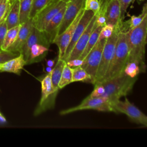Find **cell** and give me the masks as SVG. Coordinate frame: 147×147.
Segmentation results:
<instances>
[{
  "label": "cell",
  "instance_id": "cell-1",
  "mask_svg": "<svg viewBox=\"0 0 147 147\" xmlns=\"http://www.w3.org/2000/svg\"><path fill=\"white\" fill-rule=\"evenodd\" d=\"M128 29L129 21H122L121 29L118 33L115 52L108 71L102 82L123 74V70L128 61L129 55L126 33Z\"/></svg>",
  "mask_w": 147,
  "mask_h": 147
},
{
  "label": "cell",
  "instance_id": "cell-2",
  "mask_svg": "<svg viewBox=\"0 0 147 147\" xmlns=\"http://www.w3.org/2000/svg\"><path fill=\"white\" fill-rule=\"evenodd\" d=\"M126 33L129 51L128 61L136 60L142 65H145V45L147 43V14L138 25L133 29H128Z\"/></svg>",
  "mask_w": 147,
  "mask_h": 147
},
{
  "label": "cell",
  "instance_id": "cell-3",
  "mask_svg": "<svg viewBox=\"0 0 147 147\" xmlns=\"http://www.w3.org/2000/svg\"><path fill=\"white\" fill-rule=\"evenodd\" d=\"M137 78H131L124 74L101 83L105 88L102 97L113 102L127 95L132 90Z\"/></svg>",
  "mask_w": 147,
  "mask_h": 147
},
{
  "label": "cell",
  "instance_id": "cell-4",
  "mask_svg": "<svg viewBox=\"0 0 147 147\" xmlns=\"http://www.w3.org/2000/svg\"><path fill=\"white\" fill-rule=\"evenodd\" d=\"M122 23V21L114 27L111 36L106 39L95 76L94 85L102 82L108 71L115 52L118 38V33L121 29Z\"/></svg>",
  "mask_w": 147,
  "mask_h": 147
},
{
  "label": "cell",
  "instance_id": "cell-5",
  "mask_svg": "<svg viewBox=\"0 0 147 147\" xmlns=\"http://www.w3.org/2000/svg\"><path fill=\"white\" fill-rule=\"evenodd\" d=\"M40 82L41 94L33 112V115L35 117L54 108L59 92V90L55 89L53 87L51 80V72L45 75Z\"/></svg>",
  "mask_w": 147,
  "mask_h": 147
},
{
  "label": "cell",
  "instance_id": "cell-6",
  "mask_svg": "<svg viewBox=\"0 0 147 147\" xmlns=\"http://www.w3.org/2000/svg\"><path fill=\"white\" fill-rule=\"evenodd\" d=\"M84 110H94L102 112H113L111 103L105 97H86L78 105L60 111V114L64 115Z\"/></svg>",
  "mask_w": 147,
  "mask_h": 147
},
{
  "label": "cell",
  "instance_id": "cell-7",
  "mask_svg": "<svg viewBox=\"0 0 147 147\" xmlns=\"http://www.w3.org/2000/svg\"><path fill=\"white\" fill-rule=\"evenodd\" d=\"M113 112L125 114L131 122L147 127V115L137 107L130 102L127 98L122 101L120 99L111 102Z\"/></svg>",
  "mask_w": 147,
  "mask_h": 147
},
{
  "label": "cell",
  "instance_id": "cell-8",
  "mask_svg": "<svg viewBox=\"0 0 147 147\" xmlns=\"http://www.w3.org/2000/svg\"><path fill=\"white\" fill-rule=\"evenodd\" d=\"M106 41V39L98 40L92 49L83 59V63L80 65L91 77L92 84L94 83L95 76Z\"/></svg>",
  "mask_w": 147,
  "mask_h": 147
},
{
  "label": "cell",
  "instance_id": "cell-9",
  "mask_svg": "<svg viewBox=\"0 0 147 147\" xmlns=\"http://www.w3.org/2000/svg\"><path fill=\"white\" fill-rule=\"evenodd\" d=\"M67 3L62 0H53L32 19L33 26L44 31L51 19L60 9L66 6Z\"/></svg>",
  "mask_w": 147,
  "mask_h": 147
},
{
  "label": "cell",
  "instance_id": "cell-10",
  "mask_svg": "<svg viewBox=\"0 0 147 147\" xmlns=\"http://www.w3.org/2000/svg\"><path fill=\"white\" fill-rule=\"evenodd\" d=\"M84 11V7L80 10V12L74 20V21L70 24V25L61 33L56 36L55 38L53 44H55L59 49V54H58V58L61 59L65 52V51L71 40L72 36L74 34L75 29L81 18L82 16L83 12Z\"/></svg>",
  "mask_w": 147,
  "mask_h": 147
},
{
  "label": "cell",
  "instance_id": "cell-11",
  "mask_svg": "<svg viewBox=\"0 0 147 147\" xmlns=\"http://www.w3.org/2000/svg\"><path fill=\"white\" fill-rule=\"evenodd\" d=\"M85 0H70L67 3L64 16L59 26L57 35L63 33L74 21L84 7Z\"/></svg>",
  "mask_w": 147,
  "mask_h": 147
},
{
  "label": "cell",
  "instance_id": "cell-12",
  "mask_svg": "<svg viewBox=\"0 0 147 147\" xmlns=\"http://www.w3.org/2000/svg\"><path fill=\"white\" fill-rule=\"evenodd\" d=\"M101 7L104 11L106 24L115 26L123 21L119 0H106L101 3Z\"/></svg>",
  "mask_w": 147,
  "mask_h": 147
},
{
  "label": "cell",
  "instance_id": "cell-13",
  "mask_svg": "<svg viewBox=\"0 0 147 147\" xmlns=\"http://www.w3.org/2000/svg\"><path fill=\"white\" fill-rule=\"evenodd\" d=\"M96 17V14H95L90 23L88 24V26L82 33V34L80 36V37L75 43L74 48H72L68 57L65 61L78 59L79 56L82 55L88 42L90 35L95 28Z\"/></svg>",
  "mask_w": 147,
  "mask_h": 147
},
{
  "label": "cell",
  "instance_id": "cell-14",
  "mask_svg": "<svg viewBox=\"0 0 147 147\" xmlns=\"http://www.w3.org/2000/svg\"><path fill=\"white\" fill-rule=\"evenodd\" d=\"M95 14L93 11L91 10H84L83 14L82 16L81 17L75 29L74 33V34L72 36V37L71 38V40L65 51V52L63 56V57L61 58L64 61L66 60L67 57H68L70 52H71L72 48H74L75 43L79 39V38L80 37V36L82 34L87 26H88V24L91 21V19L94 17Z\"/></svg>",
  "mask_w": 147,
  "mask_h": 147
},
{
  "label": "cell",
  "instance_id": "cell-15",
  "mask_svg": "<svg viewBox=\"0 0 147 147\" xmlns=\"http://www.w3.org/2000/svg\"><path fill=\"white\" fill-rule=\"evenodd\" d=\"M36 44H41L48 47L51 44L44 31H41L33 26L20 53L24 56L25 61L27 59L30 48Z\"/></svg>",
  "mask_w": 147,
  "mask_h": 147
},
{
  "label": "cell",
  "instance_id": "cell-16",
  "mask_svg": "<svg viewBox=\"0 0 147 147\" xmlns=\"http://www.w3.org/2000/svg\"><path fill=\"white\" fill-rule=\"evenodd\" d=\"M33 27L32 19H29L25 22L21 24V27L18 32L17 37L13 44L7 51L16 53H21L31 31Z\"/></svg>",
  "mask_w": 147,
  "mask_h": 147
},
{
  "label": "cell",
  "instance_id": "cell-17",
  "mask_svg": "<svg viewBox=\"0 0 147 147\" xmlns=\"http://www.w3.org/2000/svg\"><path fill=\"white\" fill-rule=\"evenodd\" d=\"M26 61L22 55L9 59L4 63H0V72H7L16 75H20L24 67L26 65Z\"/></svg>",
  "mask_w": 147,
  "mask_h": 147
},
{
  "label": "cell",
  "instance_id": "cell-18",
  "mask_svg": "<svg viewBox=\"0 0 147 147\" xmlns=\"http://www.w3.org/2000/svg\"><path fill=\"white\" fill-rule=\"evenodd\" d=\"M65 7L66 6L63 7L55 14V16L47 24L45 30H44L51 44H53L55 38L57 35L59 28L62 21Z\"/></svg>",
  "mask_w": 147,
  "mask_h": 147
},
{
  "label": "cell",
  "instance_id": "cell-19",
  "mask_svg": "<svg viewBox=\"0 0 147 147\" xmlns=\"http://www.w3.org/2000/svg\"><path fill=\"white\" fill-rule=\"evenodd\" d=\"M48 47L41 44H36L30 48L26 60V65L38 63L42 60L49 51Z\"/></svg>",
  "mask_w": 147,
  "mask_h": 147
},
{
  "label": "cell",
  "instance_id": "cell-20",
  "mask_svg": "<svg viewBox=\"0 0 147 147\" xmlns=\"http://www.w3.org/2000/svg\"><path fill=\"white\" fill-rule=\"evenodd\" d=\"M20 16V0H14L6 18V22L8 29L21 24Z\"/></svg>",
  "mask_w": 147,
  "mask_h": 147
},
{
  "label": "cell",
  "instance_id": "cell-21",
  "mask_svg": "<svg viewBox=\"0 0 147 147\" xmlns=\"http://www.w3.org/2000/svg\"><path fill=\"white\" fill-rule=\"evenodd\" d=\"M145 65H142L136 60L128 61L124 68L123 74L131 78H137L140 73L145 72Z\"/></svg>",
  "mask_w": 147,
  "mask_h": 147
},
{
  "label": "cell",
  "instance_id": "cell-22",
  "mask_svg": "<svg viewBox=\"0 0 147 147\" xmlns=\"http://www.w3.org/2000/svg\"><path fill=\"white\" fill-rule=\"evenodd\" d=\"M65 61L62 59L58 58L57 62L51 71V80L53 87L55 89L59 90V83L61 78L62 71Z\"/></svg>",
  "mask_w": 147,
  "mask_h": 147
},
{
  "label": "cell",
  "instance_id": "cell-23",
  "mask_svg": "<svg viewBox=\"0 0 147 147\" xmlns=\"http://www.w3.org/2000/svg\"><path fill=\"white\" fill-rule=\"evenodd\" d=\"M103 26L96 25L95 26V28L94 30H92L90 37L89 38V40L88 41V42L86 46V48L82 53V55L79 56L78 59L80 60H83V59L86 57V56L90 52V51L92 49V48L94 47V45L96 44L97 41L99 39V36L100 32V30L102 29V28Z\"/></svg>",
  "mask_w": 147,
  "mask_h": 147
},
{
  "label": "cell",
  "instance_id": "cell-24",
  "mask_svg": "<svg viewBox=\"0 0 147 147\" xmlns=\"http://www.w3.org/2000/svg\"><path fill=\"white\" fill-rule=\"evenodd\" d=\"M72 83L75 82H82L92 84V80L90 75L80 66L71 68Z\"/></svg>",
  "mask_w": 147,
  "mask_h": 147
},
{
  "label": "cell",
  "instance_id": "cell-25",
  "mask_svg": "<svg viewBox=\"0 0 147 147\" xmlns=\"http://www.w3.org/2000/svg\"><path fill=\"white\" fill-rule=\"evenodd\" d=\"M20 27H21V24L16 26H14L13 28H10L7 30L3 44L1 47L2 51H7L8 48L15 41L17 37L18 32L20 30Z\"/></svg>",
  "mask_w": 147,
  "mask_h": 147
},
{
  "label": "cell",
  "instance_id": "cell-26",
  "mask_svg": "<svg viewBox=\"0 0 147 147\" xmlns=\"http://www.w3.org/2000/svg\"><path fill=\"white\" fill-rule=\"evenodd\" d=\"M52 1L53 0H33L29 16V19H33Z\"/></svg>",
  "mask_w": 147,
  "mask_h": 147
},
{
  "label": "cell",
  "instance_id": "cell-27",
  "mask_svg": "<svg viewBox=\"0 0 147 147\" xmlns=\"http://www.w3.org/2000/svg\"><path fill=\"white\" fill-rule=\"evenodd\" d=\"M33 0H20V24L29 19V16Z\"/></svg>",
  "mask_w": 147,
  "mask_h": 147
},
{
  "label": "cell",
  "instance_id": "cell-28",
  "mask_svg": "<svg viewBox=\"0 0 147 147\" xmlns=\"http://www.w3.org/2000/svg\"><path fill=\"white\" fill-rule=\"evenodd\" d=\"M71 83H72L71 68L69 67L65 63L59 83V89H61Z\"/></svg>",
  "mask_w": 147,
  "mask_h": 147
},
{
  "label": "cell",
  "instance_id": "cell-29",
  "mask_svg": "<svg viewBox=\"0 0 147 147\" xmlns=\"http://www.w3.org/2000/svg\"><path fill=\"white\" fill-rule=\"evenodd\" d=\"M14 0H2L0 3V23L6 20Z\"/></svg>",
  "mask_w": 147,
  "mask_h": 147
},
{
  "label": "cell",
  "instance_id": "cell-30",
  "mask_svg": "<svg viewBox=\"0 0 147 147\" xmlns=\"http://www.w3.org/2000/svg\"><path fill=\"white\" fill-rule=\"evenodd\" d=\"M101 3L99 0H85L84 10H91L95 14H97L100 9Z\"/></svg>",
  "mask_w": 147,
  "mask_h": 147
},
{
  "label": "cell",
  "instance_id": "cell-31",
  "mask_svg": "<svg viewBox=\"0 0 147 147\" xmlns=\"http://www.w3.org/2000/svg\"><path fill=\"white\" fill-rule=\"evenodd\" d=\"M114 27V26L110 24H106L105 26H103L100 30L98 40L102 39H107V38L110 37L113 32Z\"/></svg>",
  "mask_w": 147,
  "mask_h": 147
},
{
  "label": "cell",
  "instance_id": "cell-32",
  "mask_svg": "<svg viewBox=\"0 0 147 147\" xmlns=\"http://www.w3.org/2000/svg\"><path fill=\"white\" fill-rule=\"evenodd\" d=\"M20 53L13 52L9 51H0V63L15 57L19 55Z\"/></svg>",
  "mask_w": 147,
  "mask_h": 147
},
{
  "label": "cell",
  "instance_id": "cell-33",
  "mask_svg": "<svg viewBox=\"0 0 147 147\" xmlns=\"http://www.w3.org/2000/svg\"><path fill=\"white\" fill-rule=\"evenodd\" d=\"M94 88L88 96L91 98L102 97V96L103 95L105 92V88L102 86V84L100 83H98V84H94Z\"/></svg>",
  "mask_w": 147,
  "mask_h": 147
},
{
  "label": "cell",
  "instance_id": "cell-34",
  "mask_svg": "<svg viewBox=\"0 0 147 147\" xmlns=\"http://www.w3.org/2000/svg\"><path fill=\"white\" fill-rule=\"evenodd\" d=\"M8 28L6 22V20L0 23V49H1L2 45L3 44L5 37L7 32ZM2 51V50H1Z\"/></svg>",
  "mask_w": 147,
  "mask_h": 147
},
{
  "label": "cell",
  "instance_id": "cell-35",
  "mask_svg": "<svg viewBox=\"0 0 147 147\" xmlns=\"http://www.w3.org/2000/svg\"><path fill=\"white\" fill-rule=\"evenodd\" d=\"M133 0H119L121 3V20L123 21L125 14L126 11V10L130 4V3Z\"/></svg>",
  "mask_w": 147,
  "mask_h": 147
},
{
  "label": "cell",
  "instance_id": "cell-36",
  "mask_svg": "<svg viewBox=\"0 0 147 147\" xmlns=\"http://www.w3.org/2000/svg\"><path fill=\"white\" fill-rule=\"evenodd\" d=\"M65 63L69 67L72 68V67H77L79 65H81L83 63V60H80L79 59H76L67 61H65Z\"/></svg>",
  "mask_w": 147,
  "mask_h": 147
},
{
  "label": "cell",
  "instance_id": "cell-37",
  "mask_svg": "<svg viewBox=\"0 0 147 147\" xmlns=\"http://www.w3.org/2000/svg\"><path fill=\"white\" fill-rule=\"evenodd\" d=\"M7 122L6 118L3 116V115L0 112V124H5Z\"/></svg>",
  "mask_w": 147,
  "mask_h": 147
},
{
  "label": "cell",
  "instance_id": "cell-38",
  "mask_svg": "<svg viewBox=\"0 0 147 147\" xmlns=\"http://www.w3.org/2000/svg\"><path fill=\"white\" fill-rule=\"evenodd\" d=\"M54 64H55V61H54V60H47V66H48V67H53Z\"/></svg>",
  "mask_w": 147,
  "mask_h": 147
},
{
  "label": "cell",
  "instance_id": "cell-39",
  "mask_svg": "<svg viewBox=\"0 0 147 147\" xmlns=\"http://www.w3.org/2000/svg\"><path fill=\"white\" fill-rule=\"evenodd\" d=\"M100 1V3H102L103 2H104L105 1H106V0H99Z\"/></svg>",
  "mask_w": 147,
  "mask_h": 147
},
{
  "label": "cell",
  "instance_id": "cell-40",
  "mask_svg": "<svg viewBox=\"0 0 147 147\" xmlns=\"http://www.w3.org/2000/svg\"><path fill=\"white\" fill-rule=\"evenodd\" d=\"M62 1H65V2H68L70 0H62Z\"/></svg>",
  "mask_w": 147,
  "mask_h": 147
},
{
  "label": "cell",
  "instance_id": "cell-41",
  "mask_svg": "<svg viewBox=\"0 0 147 147\" xmlns=\"http://www.w3.org/2000/svg\"><path fill=\"white\" fill-rule=\"evenodd\" d=\"M138 1H144V0H138Z\"/></svg>",
  "mask_w": 147,
  "mask_h": 147
},
{
  "label": "cell",
  "instance_id": "cell-42",
  "mask_svg": "<svg viewBox=\"0 0 147 147\" xmlns=\"http://www.w3.org/2000/svg\"><path fill=\"white\" fill-rule=\"evenodd\" d=\"M2 0H0V3H1V2H2Z\"/></svg>",
  "mask_w": 147,
  "mask_h": 147
},
{
  "label": "cell",
  "instance_id": "cell-43",
  "mask_svg": "<svg viewBox=\"0 0 147 147\" xmlns=\"http://www.w3.org/2000/svg\"><path fill=\"white\" fill-rule=\"evenodd\" d=\"M146 42H147V38H146Z\"/></svg>",
  "mask_w": 147,
  "mask_h": 147
},
{
  "label": "cell",
  "instance_id": "cell-44",
  "mask_svg": "<svg viewBox=\"0 0 147 147\" xmlns=\"http://www.w3.org/2000/svg\"><path fill=\"white\" fill-rule=\"evenodd\" d=\"M1 51V49H0V51Z\"/></svg>",
  "mask_w": 147,
  "mask_h": 147
}]
</instances>
